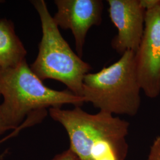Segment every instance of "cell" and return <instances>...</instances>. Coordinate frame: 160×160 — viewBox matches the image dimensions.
<instances>
[{"label":"cell","instance_id":"9","mask_svg":"<svg viewBox=\"0 0 160 160\" xmlns=\"http://www.w3.org/2000/svg\"><path fill=\"white\" fill-rule=\"evenodd\" d=\"M147 160H160V135L152 143Z\"/></svg>","mask_w":160,"mask_h":160},{"label":"cell","instance_id":"6","mask_svg":"<svg viewBox=\"0 0 160 160\" xmlns=\"http://www.w3.org/2000/svg\"><path fill=\"white\" fill-rule=\"evenodd\" d=\"M57 11L55 23L64 30H71L74 36L77 55L82 58L87 35L92 26L102 22V0H55Z\"/></svg>","mask_w":160,"mask_h":160},{"label":"cell","instance_id":"8","mask_svg":"<svg viewBox=\"0 0 160 160\" xmlns=\"http://www.w3.org/2000/svg\"><path fill=\"white\" fill-rule=\"evenodd\" d=\"M27 51L12 22L0 19V68L14 67L26 60Z\"/></svg>","mask_w":160,"mask_h":160},{"label":"cell","instance_id":"11","mask_svg":"<svg viewBox=\"0 0 160 160\" xmlns=\"http://www.w3.org/2000/svg\"><path fill=\"white\" fill-rule=\"evenodd\" d=\"M1 96H0V99H1ZM16 129H14L13 127L10 126L7 122L6 121L1 109V103H0V135H3L8 131L10 130H15Z\"/></svg>","mask_w":160,"mask_h":160},{"label":"cell","instance_id":"10","mask_svg":"<svg viewBox=\"0 0 160 160\" xmlns=\"http://www.w3.org/2000/svg\"><path fill=\"white\" fill-rule=\"evenodd\" d=\"M51 160H81L74 152L69 148L62 153L56 155Z\"/></svg>","mask_w":160,"mask_h":160},{"label":"cell","instance_id":"4","mask_svg":"<svg viewBox=\"0 0 160 160\" xmlns=\"http://www.w3.org/2000/svg\"><path fill=\"white\" fill-rule=\"evenodd\" d=\"M82 97L100 111L134 116L141 106V90L138 78L136 54L126 51L120 59L83 80Z\"/></svg>","mask_w":160,"mask_h":160},{"label":"cell","instance_id":"3","mask_svg":"<svg viewBox=\"0 0 160 160\" xmlns=\"http://www.w3.org/2000/svg\"><path fill=\"white\" fill-rule=\"evenodd\" d=\"M39 14L42 39L38 56L30 67L40 80H57L75 95L82 97L83 80L92 70L70 48L61 34L44 0L30 1Z\"/></svg>","mask_w":160,"mask_h":160},{"label":"cell","instance_id":"12","mask_svg":"<svg viewBox=\"0 0 160 160\" xmlns=\"http://www.w3.org/2000/svg\"><path fill=\"white\" fill-rule=\"evenodd\" d=\"M17 133H18V131H16V130H14V131L12 132V133H11V134H10V135L8 137L5 138H4L3 139L1 140V141H0V143H1V142H4L5 140H7V139H8V138H10L12 137H13V136H14V135H17Z\"/></svg>","mask_w":160,"mask_h":160},{"label":"cell","instance_id":"5","mask_svg":"<svg viewBox=\"0 0 160 160\" xmlns=\"http://www.w3.org/2000/svg\"><path fill=\"white\" fill-rule=\"evenodd\" d=\"M136 54L138 78L147 97L160 94V2L146 10L143 36Z\"/></svg>","mask_w":160,"mask_h":160},{"label":"cell","instance_id":"2","mask_svg":"<svg viewBox=\"0 0 160 160\" xmlns=\"http://www.w3.org/2000/svg\"><path fill=\"white\" fill-rule=\"evenodd\" d=\"M0 96L2 114L14 129L36 110L61 108L64 104L81 106L85 100L69 90L58 91L45 86L34 74L26 60L17 66L0 68Z\"/></svg>","mask_w":160,"mask_h":160},{"label":"cell","instance_id":"7","mask_svg":"<svg viewBox=\"0 0 160 160\" xmlns=\"http://www.w3.org/2000/svg\"><path fill=\"white\" fill-rule=\"evenodd\" d=\"M109 17L118 29L111 42L115 51L137 52L143 36L146 10L140 0H108Z\"/></svg>","mask_w":160,"mask_h":160},{"label":"cell","instance_id":"1","mask_svg":"<svg viewBox=\"0 0 160 160\" xmlns=\"http://www.w3.org/2000/svg\"><path fill=\"white\" fill-rule=\"evenodd\" d=\"M52 119L68 133L71 149L81 160H125L129 123L103 111L90 114L81 106L50 108Z\"/></svg>","mask_w":160,"mask_h":160},{"label":"cell","instance_id":"13","mask_svg":"<svg viewBox=\"0 0 160 160\" xmlns=\"http://www.w3.org/2000/svg\"><path fill=\"white\" fill-rule=\"evenodd\" d=\"M3 2H4V1H0V4H1V3H2Z\"/></svg>","mask_w":160,"mask_h":160}]
</instances>
